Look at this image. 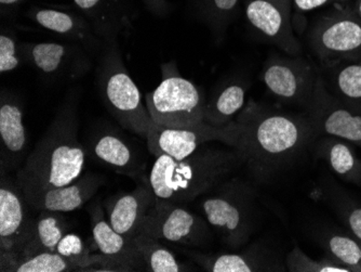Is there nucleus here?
Instances as JSON below:
<instances>
[{
	"mask_svg": "<svg viewBox=\"0 0 361 272\" xmlns=\"http://www.w3.org/2000/svg\"><path fill=\"white\" fill-rule=\"evenodd\" d=\"M235 121L240 128L245 165L259 182L287 170L317 139L305 113L273 111L255 101L245 105Z\"/></svg>",
	"mask_w": 361,
	"mask_h": 272,
	"instance_id": "f257e3e1",
	"label": "nucleus"
},
{
	"mask_svg": "<svg viewBox=\"0 0 361 272\" xmlns=\"http://www.w3.org/2000/svg\"><path fill=\"white\" fill-rule=\"evenodd\" d=\"M77 95H68L61 105L35 149L16 174L23 194L66 186L86 170V147L78 139Z\"/></svg>",
	"mask_w": 361,
	"mask_h": 272,
	"instance_id": "f03ea898",
	"label": "nucleus"
},
{
	"mask_svg": "<svg viewBox=\"0 0 361 272\" xmlns=\"http://www.w3.org/2000/svg\"><path fill=\"white\" fill-rule=\"evenodd\" d=\"M245 164L241 150L204 145L183 160L157 156L149 184L157 198L182 204L208 194Z\"/></svg>",
	"mask_w": 361,
	"mask_h": 272,
	"instance_id": "7ed1b4c3",
	"label": "nucleus"
},
{
	"mask_svg": "<svg viewBox=\"0 0 361 272\" xmlns=\"http://www.w3.org/2000/svg\"><path fill=\"white\" fill-rule=\"evenodd\" d=\"M200 200L202 215L225 247L238 249L250 241L259 219L252 184L231 177Z\"/></svg>",
	"mask_w": 361,
	"mask_h": 272,
	"instance_id": "20e7f679",
	"label": "nucleus"
},
{
	"mask_svg": "<svg viewBox=\"0 0 361 272\" xmlns=\"http://www.w3.org/2000/svg\"><path fill=\"white\" fill-rule=\"evenodd\" d=\"M97 90L109 114L126 131L146 139L155 122L142 99V93L126 68L118 40L106 42L99 56Z\"/></svg>",
	"mask_w": 361,
	"mask_h": 272,
	"instance_id": "39448f33",
	"label": "nucleus"
},
{
	"mask_svg": "<svg viewBox=\"0 0 361 272\" xmlns=\"http://www.w3.org/2000/svg\"><path fill=\"white\" fill-rule=\"evenodd\" d=\"M145 105L153 121L162 127L186 128L204 122V93L180 75L174 61L161 64V82L145 95Z\"/></svg>",
	"mask_w": 361,
	"mask_h": 272,
	"instance_id": "423d86ee",
	"label": "nucleus"
},
{
	"mask_svg": "<svg viewBox=\"0 0 361 272\" xmlns=\"http://www.w3.org/2000/svg\"><path fill=\"white\" fill-rule=\"evenodd\" d=\"M140 231L149 233L162 242L192 249L208 247L213 235L212 229L204 217L190 212L180 203L157 196Z\"/></svg>",
	"mask_w": 361,
	"mask_h": 272,
	"instance_id": "0eeeda50",
	"label": "nucleus"
},
{
	"mask_svg": "<svg viewBox=\"0 0 361 272\" xmlns=\"http://www.w3.org/2000/svg\"><path fill=\"white\" fill-rule=\"evenodd\" d=\"M310 48L326 68L361 60V20L350 8L320 18L310 30Z\"/></svg>",
	"mask_w": 361,
	"mask_h": 272,
	"instance_id": "6e6552de",
	"label": "nucleus"
},
{
	"mask_svg": "<svg viewBox=\"0 0 361 272\" xmlns=\"http://www.w3.org/2000/svg\"><path fill=\"white\" fill-rule=\"evenodd\" d=\"M152 155H168L183 160L209 142H222L227 147L241 148L240 128L236 121L224 128H216L206 122L186 128L162 127L154 123L146 136Z\"/></svg>",
	"mask_w": 361,
	"mask_h": 272,
	"instance_id": "1a4fd4ad",
	"label": "nucleus"
},
{
	"mask_svg": "<svg viewBox=\"0 0 361 272\" xmlns=\"http://www.w3.org/2000/svg\"><path fill=\"white\" fill-rule=\"evenodd\" d=\"M305 115L316 137L330 136L361 148V109L348 105L330 91L326 79L318 75Z\"/></svg>",
	"mask_w": 361,
	"mask_h": 272,
	"instance_id": "9d476101",
	"label": "nucleus"
},
{
	"mask_svg": "<svg viewBox=\"0 0 361 272\" xmlns=\"http://www.w3.org/2000/svg\"><path fill=\"white\" fill-rule=\"evenodd\" d=\"M22 57L49 82L76 81L93 66L92 54L71 42H22Z\"/></svg>",
	"mask_w": 361,
	"mask_h": 272,
	"instance_id": "9b49d317",
	"label": "nucleus"
},
{
	"mask_svg": "<svg viewBox=\"0 0 361 272\" xmlns=\"http://www.w3.org/2000/svg\"><path fill=\"white\" fill-rule=\"evenodd\" d=\"M318 73L301 57L271 56L262 71V82L283 102L305 107L313 93Z\"/></svg>",
	"mask_w": 361,
	"mask_h": 272,
	"instance_id": "f8f14e48",
	"label": "nucleus"
},
{
	"mask_svg": "<svg viewBox=\"0 0 361 272\" xmlns=\"http://www.w3.org/2000/svg\"><path fill=\"white\" fill-rule=\"evenodd\" d=\"M22 189L1 168L0 176V254H16L30 235L35 217Z\"/></svg>",
	"mask_w": 361,
	"mask_h": 272,
	"instance_id": "ddd939ff",
	"label": "nucleus"
},
{
	"mask_svg": "<svg viewBox=\"0 0 361 272\" xmlns=\"http://www.w3.org/2000/svg\"><path fill=\"white\" fill-rule=\"evenodd\" d=\"M292 0H248L245 13L247 21L279 49L300 57L302 46L294 36L291 24Z\"/></svg>",
	"mask_w": 361,
	"mask_h": 272,
	"instance_id": "4468645a",
	"label": "nucleus"
},
{
	"mask_svg": "<svg viewBox=\"0 0 361 272\" xmlns=\"http://www.w3.org/2000/svg\"><path fill=\"white\" fill-rule=\"evenodd\" d=\"M93 240L104 259V271H139L144 270L141 256L133 240L117 232L107 220L100 200L88 206Z\"/></svg>",
	"mask_w": 361,
	"mask_h": 272,
	"instance_id": "2eb2a0df",
	"label": "nucleus"
},
{
	"mask_svg": "<svg viewBox=\"0 0 361 272\" xmlns=\"http://www.w3.org/2000/svg\"><path fill=\"white\" fill-rule=\"evenodd\" d=\"M27 17L66 42L84 47L93 57L100 56L106 46V42L97 35L92 24L81 13L60 8L32 7Z\"/></svg>",
	"mask_w": 361,
	"mask_h": 272,
	"instance_id": "dca6fc26",
	"label": "nucleus"
},
{
	"mask_svg": "<svg viewBox=\"0 0 361 272\" xmlns=\"http://www.w3.org/2000/svg\"><path fill=\"white\" fill-rule=\"evenodd\" d=\"M180 251L204 271L269 272L287 269L275 253L259 243H255L240 253L208 254L182 247Z\"/></svg>",
	"mask_w": 361,
	"mask_h": 272,
	"instance_id": "f3484780",
	"label": "nucleus"
},
{
	"mask_svg": "<svg viewBox=\"0 0 361 272\" xmlns=\"http://www.w3.org/2000/svg\"><path fill=\"white\" fill-rule=\"evenodd\" d=\"M27 131L20 99L11 91L0 93V165L8 172L23 163L27 151ZM24 164V163H23Z\"/></svg>",
	"mask_w": 361,
	"mask_h": 272,
	"instance_id": "a211bd4d",
	"label": "nucleus"
},
{
	"mask_svg": "<svg viewBox=\"0 0 361 272\" xmlns=\"http://www.w3.org/2000/svg\"><path fill=\"white\" fill-rule=\"evenodd\" d=\"M105 182L106 179L103 175L87 172L72 184L23 194V196L35 212H74L87 204L99 189L104 186Z\"/></svg>",
	"mask_w": 361,
	"mask_h": 272,
	"instance_id": "6ab92c4d",
	"label": "nucleus"
},
{
	"mask_svg": "<svg viewBox=\"0 0 361 272\" xmlns=\"http://www.w3.org/2000/svg\"><path fill=\"white\" fill-rule=\"evenodd\" d=\"M86 149L95 161L133 179H137L146 167L133 143L113 128H102L93 134Z\"/></svg>",
	"mask_w": 361,
	"mask_h": 272,
	"instance_id": "aec40b11",
	"label": "nucleus"
},
{
	"mask_svg": "<svg viewBox=\"0 0 361 272\" xmlns=\"http://www.w3.org/2000/svg\"><path fill=\"white\" fill-rule=\"evenodd\" d=\"M151 184H141L131 192H119L103 202L105 215L117 232L133 240L139 232L144 219L155 201Z\"/></svg>",
	"mask_w": 361,
	"mask_h": 272,
	"instance_id": "412c9836",
	"label": "nucleus"
},
{
	"mask_svg": "<svg viewBox=\"0 0 361 272\" xmlns=\"http://www.w3.org/2000/svg\"><path fill=\"white\" fill-rule=\"evenodd\" d=\"M104 42L117 40L133 21L131 0H73Z\"/></svg>",
	"mask_w": 361,
	"mask_h": 272,
	"instance_id": "4be33fe9",
	"label": "nucleus"
},
{
	"mask_svg": "<svg viewBox=\"0 0 361 272\" xmlns=\"http://www.w3.org/2000/svg\"><path fill=\"white\" fill-rule=\"evenodd\" d=\"M70 228V223L64 213L39 211L19 253L0 254V259H13L38 252H56L59 243L68 233Z\"/></svg>",
	"mask_w": 361,
	"mask_h": 272,
	"instance_id": "5701e85b",
	"label": "nucleus"
},
{
	"mask_svg": "<svg viewBox=\"0 0 361 272\" xmlns=\"http://www.w3.org/2000/svg\"><path fill=\"white\" fill-rule=\"evenodd\" d=\"M315 151L332 172L345 182L361 186V160L346 140L322 136L314 140Z\"/></svg>",
	"mask_w": 361,
	"mask_h": 272,
	"instance_id": "b1692460",
	"label": "nucleus"
},
{
	"mask_svg": "<svg viewBox=\"0 0 361 272\" xmlns=\"http://www.w3.org/2000/svg\"><path fill=\"white\" fill-rule=\"evenodd\" d=\"M247 85L243 81H232L219 89L204 105V122L216 128L232 124L243 111Z\"/></svg>",
	"mask_w": 361,
	"mask_h": 272,
	"instance_id": "393cba45",
	"label": "nucleus"
},
{
	"mask_svg": "<svg viewBox=\"0 0 361 272\" xmlns=\"http://www.w3.org/2000/svg\"><path fill=\"white\" fill-rule=\"evenodd\" d=\"M133 244L143 261L144 270L152 272H184L192 268L180 263L171 249L161 240L139 231L133 239Z\"/></svg>",
	"mask_w": 361,
	"mask_h": 272,
	"instance_id": "a878e982",
	"label": "nucleus"
},
{
	"mask_svg": "<svg viewBox=\"0 0 361 272\" xmlns=\"http://www.w3.org/2000/svg\"><path fill=\"white\" fill-rule=\"evenodd\" d=\"M0 271L66 272L77 271L58 252H38L13 259H0Z\"/></svg>",
	"mask_w": 361,
	"mask_h": 272,
	"instance_id": "bb28decb",
	"label": "nucleus"
},
{
	"mask_svg": "<svg viewBox=\"0 0 361 272\" xmlns=\"http://www.w3.org/2000/svg\"><path fill=\"white\" fill-rule=\"evenodd\" d=\"M329 69L334 70L332 85L336 97L361 109V60L343 61Z\"/></svg>",
	"mask_w": 361,
	"mask_h": 272,
	"instance_id": "cd10ccee",
	"label": "nucleus"
},
{
	"mask_svg": "<svg viewBox=\"0 0 361 272\" xmlns=\"http://www.w3.org/2000/svg\"><path fill=\"white\" fill-rule=\"evenodd\" d=\"M322 243L330 259L350 272H361V242L356 237L331 233L324 235Z\"/></svg>",
	"mask_w": 361,
	"mask_h": 272,
	"instance_id": "c85d7f7f",
	"label": "nucleus"
},
{
	"mask_svg": "<svg viewBox=\"0 0 361 272\" xmlns=\"http://www.w3.org/2000/svg\"><path fill=\"white\" fill-rule=\"evenodd\" d=\"M56 252L72 264L77 271H104L103 256L91 255L86 243L76 233H66L59 243Z\"/></svg>",
	"mask_w": 361,
	"mask_h": 272,
	"instance_id": "c756f323",
	"label": "nucleus"
},
{
	"mask_svg": "<svg viewBox=\"0 0 361 272\" xmlns=\"http://www.w3.org/2000/svg\"><path fill=\"white\" fill-rule=\"evenodd\" d=\"M213 33L223 35L238 12L240 0H195Z\"/></svg>",
	"mask_w": 361,
	"mask_h": 272,
	"instance_id": "7c9ffc66",
	"label": "nucleus"
},
{
	"mask_svg": "<svg viewBox=\"0 0 361 272\" xmlns=\"http://www.w3.org/2000/svg\"><path fill=\"white\" fill-rule=\"evenodd\" d=\"M285 265L290 272H350V269L338 265L329 257L319 261L310 259L299 247H294L288 254Z\"/></svg>",
	"mask_w": 361,
	"mask_h": 272,
	"instance_id": "2f4dec72",
	"label": "nucleus"
},
{
	"mask_svg": "<svg viewBox=\"0 0 361 272\" xmlns=\"http://www.w3.org/2000/svg\"><path fill=\"white\" fill-rule=\"evenodd\" d=\"M23 62L22 42L10 28H1L0 33V72H11Z\"/></svg>",
	"mask_w": 361,
	"mask_h": 272,
	"instance_id": "473e14b6",
	"label": "nucleus"
},
{
	"mask_svg": "<svg viewBox=\"0 0 361 272\" xmlns=\"http://www.w3.org/2000/svg\"><path fill=\"white\" fill-rule=\"evenodd\" d=\"M336 212L350 230V235L361 242V206L346 199L334 201Z\"/></svg>",
	"mask_w": 361,
	"mask_h": 272,
	"instance_id": "72a5a7b5",
	"label": "nucleus"
},
{
	"mask_svg": "<svg viewBox=\"0 0 361 272\" xmlns=\"http://www.w3.org/2000/svg\"><path fill=\"white\" fill-rule=\"evenodd\" d=\"M292 1L298 11L307 12L322 7V6L328 5L334 0H292Z\"/></svg>",
	"mask_w": 361,
	"mask_h": 272,
	"instance_id": "f704fd0d",
	"label": "nucleus"
},
{
	"mask_svg": "<svg viewBox=\"0 0 361 272\" xmlns=\"http://www.w3.org/2000/svg\"><path fill=\"white\" fill-rule=\"evenodd\" d=\"M146 7L149 8L154 13L158 16H162L167 9V3L166 0H143Z\"/></svg>",
	"mask_w": 361,
	"mask_h": 272,
	"instance_id": "c9c22d12",
	"label": "nucleus"
},
{
	"mask_svg": "<svg viewBox=\"0 0 361 272\" xmlns=\"http://www.w3.org/2000/svg\"><path fill=\"white\" fill-rule=\"evenodd\" d=\"M23 1L24 0H0V5H1L3 12L10 11V10H14L19 7Z\"/></svg>",
	"mask_w": 361,
	"mask_h": 272,
	"instance_id": "e433bc0d",
	"label": "nucleus"
},
{
	"mask_svg": "<svg viewBox=\"0 0 361 272\" xmlns=\"http://www.w3.org/2000/svg\"><path fill=\"white\" fill-rule=\"evenodd\" d=\"M350 9L361 20V0H356L354 7L350 8Z\"/></svg>",
	"mask_w": 361,
	"mask_h": 272,
	"instance_id": "4c0bfd02",
	"label": "nucleus"
},
{
	"mask_svg": "<svg viewBox=\"0 0 361 272\" xmlns=\"http://www.w3.org/2000/svg\"><path fill=\"white\" fill-rule=\"evenodd\" d=\"M338 1H341V3H346V1H350V0H338Z\"/></svg>",
	"mask_w": 361,
	"mask_h": 272,
	"instance_id": "58836bf2",
	"label": "nucleus"
}]
</instances>
